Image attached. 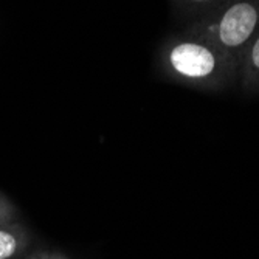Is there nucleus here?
I'll return each mask as SVG.
<instances>
[{
    "mask_svg": "<svg viewBox=\"0 0 259 259\" xmlns=\"http://www.w3.org/2000/svg\"><path fill=\"white\" fill-rule=\"evenodd\" d=\"M163 73L185 84L213 85L227 81L238 68V61L197 36L172 37L157 56Z\"/></svg>",
    "mask_w": 259,
    "mask_h": 259,
    "instance_id": "f257e3e1",
    "label": "nucleus"
},
{
    "mask_svg": "<svg viewBox=\"0 0 259 259\" xmlns=\"http://www.w3.org/2000/svg\"><path fill=\"white\" fill-rule=\"evenodd\" d=\"M17 221H22L17 206L0 191V225L17 222Z\"/></svg>",
    "mask_w": 259,
    "mask_h": 259,
    "instance_id": "39448f33",
    "label": "nucleus"
},
{
    "mask_svg": "<svg viewBox=\"0 0 259 259\" xmlns=\"http://www.w3.org/2000/svg\"><path fill=\"white\" fill-rule=\"evenodd\" d=\"M33 247V233L22 221L0 225V259H23Z\"/></svg>",
    "mask_w": 259,
    "mask_h": 259,
    "instance_id": "7ed1b4c3",
    "label": "nucleus"
},
{
    "mask_svg": "<svg viewBox=\"0 0 259 259\" xmlns=\"http://www.w3.org/2000/svg\"><path fill=\"white\" fill-rule=\"evenodd\" d=\"M23 259H72L62 251L49 250V248H31Z\"/></svg>",
    "mask_w": 259,
    "mask_h": 259,
    "instance_id": "0eeeda50",
    "label": "nucleus"
},
{
    "mask_svg": "<svg viewBox=\"0 0 259 259\" xmlns=\"http://www.w3.org/2000/svg\"><path fill=\"white\" fill-rule=\"evenodd\" d=\"M242 68L245 73V79H257L259 81V33L253 37V40L247 45L244 50Z\"/></svg>",
    "mask_w": 259,
    "mask_h": 259,
    "instance_id": "20e7f679",
    "label": "nucleus"
},
{
    "mask_svg": "<svg viewBox=\"0 0 259 259\" xmlns=\"http://www.w3.org/2000/svg\"><path fill=\"white\" fill-rule=\"evenodd\" d=\"M227 2L228 0H177V4L186 10H196V11L206 10L211 11V14L218 11Z\"/></svg>",
    "mask_w": 259,
    "mask_h": 259,
    "instance_id": "423d86ee",
    "label": "nucleus"
},
{
    "mask_svg": "<svg viewBox=\"0 0 259 259\" xmlns=\"http://www.w3.org/2000/svg\"><path fill=\"white\" fill-rule=\"evenodd\" d=\"M257 33L259 0H228L190 30V34L213 44L238 62Z\"/></svg>",
    "mask_w": 259,
    "mask_h": 259,
    "instance_id": "f03ea898",
    "label": "nucleus"
}]
</instances>
